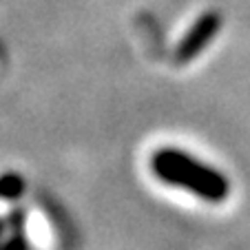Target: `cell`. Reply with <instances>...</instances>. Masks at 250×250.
I'll list each match as a JSON object with an SVG mask.
<instances>
[{
    "mask_svg": "<svg viewBox=\"0 0 250 250\" xmlns=\"http://www.w3.org/2000/svg\"><path fill=\"white\" fill-rule=\"evenodd\" d=\"M153 170L160 180L186 188L193 195L206 197L210 202H219L228 195V180L222 173L175 148L157 153L153 160Z\"/></svg>",
    "mask_w": 250,
    "mask_h": 250,
    "instance_id": "cell-1",
    "label": "cell"
}]
</instances>
